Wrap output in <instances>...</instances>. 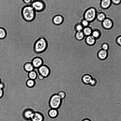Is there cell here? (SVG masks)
Here are the masks:
<instances>
[{
    "instance_id": "1",
    "label": "cell",
    "mask_w": 121,
    "mask_h": 121,
    "mask_svg": "<svg viewBox=\"0 0 121 121\" xmlns=\"http://www.w3.org/2000/svg\"><path fill=\"white\" fill-rule=\"evenodd\" d=\"M21 14L25 21L30 22L32 21L35 18L36 11L30 5H27L22 8Z\"/></svg>"
},
{
    "instance_id": "2",
    "label": "cell",
    "mask_w": 121,
    "mask_h": 121,
    "mask_svg": "<svg viewBox=\"0 0 121 121\" xmlns=\"http://www.w3.org/2000/svg\"><path fill=\"white\" fill-rule=\"evenodd\" d=\"M97 12L96 9L91 6L86 9L83 14V18L90 23L93 22L96 19Z\"/></svg>"
},
{
    "instance_id": "3",
    "label": "cell",
    "mask_w": 121,
    "mask_h": 121,
    "mask_svg": "<svg viewBox=\"0 0 121 121\" xmlns=\"http://www.w3.org/2000/svg\"><path fill=\"white\" fill-rule=\"evenodd\" d=\"M47 47V41L45 38H41L38 39L35 43L34 50L35 52L39 53L44 51Z\"/></svg>"
},
{
    "instance_id": "4",
    "label": "cell",
    "mask_w": 121,
    "mask_h": 121,
    "mask_svg": "<svg viewBox=\"0 0 121 121\" xmlns=\"http://www.w3.org/2000/svg\"><path fill=\"white\" fill-rule=\"evenodd\" d=\"M30 5L36 12H41L45 10L46 5L43 0H32Z\"/></svg>"
},
{
    "instance_id": "5",
    "label": "cell",
    "mask_w": 121,
    "mask_h": 121,
    "mask_svg": "<svg viewBox=\"0 0 121 121\" xmlns=\"http://www.w3.org/2000/svg\"><path fill=\"white\" fill-rule=\"evenodd\" d=\"M62 99L57 94H54L51 97L49 101L50 106L51 108L57 109L60 106Z\"/></svg>"
},
{
    "instance_id": "6",
    "label": "cell",
    "mask_w": 121,
    "mask_h": 121,
    "mask_svg": "<svg viewBox=\"0 0 121 121\" xmlns=\"http://www.w3.org/2000/svg\"><path fill=\"white\" fill-rule=\"evenodd\" d=\"M82 79L84 83L86 84H89L91 86H95L96 84V80L93 78L91 76L89 75H84L83 76Z\"/></svg>"
},
{
    "instance_id": "7",
    "label": "cell",
    "mask_w": 121,
    "mask_h": 121,
    "mask_svg": "<svg viewBox=\"0 0 121 121\" xmlns=\"http://www.w3.org/2000/svg\"><path fill=\"white\" fill-rule=\"evenodd\" d=\"M39 73L44 78L48 77L49 75L50 70L49 68L47 66L43 65L37 69Z\"/></svg>"
},
{
    "instance_id": "8",
    "label": "cell",
    "mask_w": 121,
    "mask_h": 121,
    "mask_svg": "<svg viewBox=\"0 0 121 121\" xmlns=\"http://www.w3.org/2000/svg\"><path fill=\"white\" fill-rule=\"evenodd\" d=\"M63 17L60 14H57L54 16L52 21V23L56 25H59L62 24L64 22Z\"/></svg>"
},
{
    "instance_id": "9",
    "label": "cell",
    "mask_w": 121,
    "mask_h": 121,
    "mask_svg": "<svg viewBox=\"0 0 121 121\" xmlns=\"http://www.w3.org/2000/svg\"><path fill=\"white\" fill-rule=\"evenodd\" d=\"M30 120L31 121H44V117L42 113L34 112Z\"/></svg>"
},
{
    "instance_id": "10",
    "label": "cell",
    "mask_w": 121,
    "mask_h": 121,
    "mask_svg": "<svg viewBox=\"0 0 121 121\" xmlns=\"http://www.w3.org/2000/svg\"><path fill=\"white\" fill-rule=\"evenodd\" d=\"M103 27L105 29H109L111 28L113 26V22L109 18H106L102 22Z\"/></svg>"
},
{
    "instance_id": "11",
    "label": "cell",
    "mask_w": 121,
    "mask_h": 121,
    "mask_svg": "<svg viewBox=\"0 0 121 121\" xmlns=\"http://www.w3.org/2000/svg\"><path fill=\"white\" fill-rule=\"evenodd\" d=\"M31 63L34 68H38L43 65V62L41 58L37 57L35 58L33 60Z\"/></svg>"
},
{
    "instance_id": "12",
    "label": "cell",
    "mask_w": 121,
    "mask_h": 121,
    "mask_svg": "<svg viewBox=\"0 0 121 121\" xmlns=\"http://www.w3.org/2000/svg\"><path fill=\"white\" fill-rule=\"evenodd\" d=\"M112 3L111 0H101L100 5L101 7L103 9L108 8Z\"/></svg>"
},
{
    "instance_id": "13",
    "label": "cell",
    "mask_w": 121,
    "mask_h": 121,
    "mask_svg": "<svg viewBox=\"0 0 121 121\" xmlns=\"http://www.w3.org/2000/svg\"><path fill=\"white\" fill-rule=\"evenodd\" d=\"M34 112L31 109H27L25 110L23 113L24 118L27 120H30Z\"/></svg>"
},
{
    "instance_id": "14",
    "label": "cell",
    "mask_w": 121,
    "mask_h": 121,
    "mask_svg": "<svg viewBox=\"0 0 121 121\" xmlns=\"http://www.w3.org/2000/svg\"><path fill=\"white\" fill-rule=\"evenodd\" d=\"M108 54L107 51L101 49L98 52V56L100 60H104L107 58Z\"/></svg>"
},
{
    "instance_id": "15",
    "label": "cell",
    "mask_w": 121,
    "mask_h": 121,
    "mask_svg": "<svg viewBox=\"0 0 121 121\" xmlns=\"http://www.w3.org/2000/svg\"><path fill=\"white\" fill-rule=\"evenodd\" d=\"M96 39L91 35L86 36L85 41L87 44L90 45H94L95 43Z\"/></svg>"
},
{
    "instance_id": "16",
    "label": "cell",
    "mask_w": 121,
    "mask_h": 121,
    "mask_svg": "<svg viewBox=\"0 0 121 121\" xmlns=\"http://www.w3.org/2000/svg\"><path fill=\"white\" fill-rule=\"evenodd\" d=\"M24 68L26 71L29 73L34 70L35 68L31 63L27 62L25 64Z\"/></svg>"
},
{
    "instance_id": "17",
    "label": "cell",
    "mask_w": 121,
    "mask_h": 121,
    "mask_svg": "<svg viewBox=\"0 0 121 121\" xmlns=\"http://www.w3.org/2000/svg\"><path fill=\"white\" fill-rule=\"evenodd\" d=\"M58 114V111L57 109L51 108L48 111V114L49 116L51 118H53L56 117Z\"/></svg>"
},
{
    "instance_id": "18",
    "label": "cell",
    "mask_w": 121,
    "mask_h": 121,
    "mask_svg": "<svg viewBox=\"0 0 121 121\" xmlns=\"http://www.w3.org/2000/svg\"><path fill=\"white\" fill-rule=\"evenodd\" d=\"M106 18V15L104 13L97 12L96 19L98 21L102 22Z\"/></svg>"
},
{
    "instance_id": "19",
    "label": "cell",
    "mask_w": 121,
    "mask_h": 121,
    "mask_svg": "<svg viewBox=\"0 0 121 121\" xmlns=\"http://www.w3.org/2000/svg\"><path fill=\"white\" fill-rule=\"evenodd\" d=\"M92 31L91 28L90 26H88L84 27L82 31L85 36H87L91 35Z\"/></svg>"
},
{
    "instance_id": "20",
    "label": "cell",
    "mask_w": 121,
    "mask_h": 121,
    "mask_svg": "<svg viewBox=\"0 0 121 121\" xmlns=\"http://www.w3.org/2000/svg\"><path fill=\"white\" fill-rule=\"evenodd\" d=\"M28 77L29 79L35 80L38 77V74L36 71L34 70L28 73Z\"/></svg>"
},
{
    "instance_id": "21",
    "label": "cell",
    "mask_w": 121,
    "mask_h": 121,
    "mask_svg": "<svg viewBox=\"0 0 121 121\" xmlns=\"http://www.w3.org/2000/svg\"><path fill=\"white\" fill-rule=\"evenodd\" d=\"M85 36L82 31H76L75 34L76 38L79 40L83 39Z\"/></svg>"
},
{
    "instance_id": "22",
    "label": "cell",
    "mask_w": 121,
    "mask_h": 121,
    "mask_svg": "<svg viewBox=\"0 0 121 121\" xmlns=\"http://www.w3.org/2000/svg\"><path fill=\"white\" fill-rule=\"evenodd\" d=\"M35 80L28 79L26 82V86L29 88H32L34 87L35 85Z\"/></svg>"
},
{
    "instance_id": "23",
    "label": "cell",
    "mask_w": 121,
    "mask_h": 121,
    "mask_svg": "<svg viewBox=\"0 0 121 121\" xmlns=\"http://www.w3.org/2000/svg\"><path fill=\"white\" fill-rule=\"evenodd\" d=\"M92 30L91 35L96 39L99 38L100 37L101 35L99 31L97 29Z\"/></svg>"
},
{
    "instance_id": "24",
    "label": "cell",
    "mask_w": 121,
    "mask_h": 121,
    "mask_svg": "<svg viewBox=\"0 0 121 121\" xmlns=\"http://www.w3.org/2000/svg\"><path fill=\"white\" fill-rule=\"evenodd\" d=\"M84 28L80 22L77 23L74 26V28L76 31H82Z\"/></svg>"
},
{
    "instance_id": "25",
    "label": "cell",
    "mask_w": 121,
    "mask_h": 121,
    "mask_svg": "<svg viewBox=\"0 0 121 121\" xmlns=\"http://www.w3.org/2000/svg\"><path fill=\"white\" fill-rule=\"evenodd\" d=\"M6 35V33L5 30L2 28L0 27V39L4 38Z\"/></svg>"
},
{
    "instance_id": "26",
    "label": "cell",
    "mask_w": 121,
    "mask_h": 121,
    "mask_svg": "<svg viewBox=\"0 0 121 121\" xmlns=\"http://www.w3.org/2000/svg\"><path fill=\"white\" fill-rule=\"evenodd\" d=\"M80 23L84 27L89 26L90 24V22L84 18L81 20Z\"/></svg>"
},
{
    "instance_id": "27",
    "label": "cell",
    "mask_w": 121,
    "mask_h": 121,
    "mask_svg": "<svg viewBox=\"0 0 121 121\" xmlns=\"http://www.w3.org/2000/svg\"><path fill=\"white\" fill-rule=\"evenodd\" d=\"M57 94L62 99L64 98L66 96L65 92L63 91H59L58 93Z\"/></svg>"
},
{
    "instance_id": "28",
    "label": "cell",
    "mask_w": 121,
    "mask_h": 121,
    "mask_svg": "<svg viewBox=\"0 0 121 121\" xmlns=\"http://www.w3.org/2000/svg\"><path fill=\"white\" fill-rule=\"evenodd\" d=\"M109 48V45L107 43H103L101 45V49L107 51L108 49Z\"/></svg>"
},
{
    "instance_id": "29",
    "label": "cell",
    "mask_w": 121,
    "mask_h": 121,
    "mask_svg": "<svg viewBox=\"0 0 121 121\" xmlns=\"http://www.w3.org/2000/svg\"><path fill=\"white\" fill-rule=\"evenodd\" d=\"M112 3L115 5H118L121 2V0H111Z\"/></svg>"
},
{
    "instance_id": "30",
    "label": "cell",
    "mask_w": 121,
    "mask_h": 121,
    "mask_svg": "<svg viewBox=\"0 0 121 121\" xmlns=\"http://www.w3.org/2000/svg\"><path fill=\"white\" fill-rule=\"evenodd\" d=\"M116 42L118 45L121 46V35L117 38L116 39Z\"/></svg>"
},
{
    "instance_id": "31",
    "label": "cell",
    "mask_w": 121,
    "mask_h": 121,
    "mask_svg": "<svg viewBox=\"0 0 121 121\" xmlns=\"http://www.w3.org/2000/svg\"><path fill=\"white\" fill-rule=\"evenodd\" d=\"M5 87V83L3 82H1L0 83V89L4 90Z\"/></svg>"
},
{
    "instance_id": "32",
    "label": "cell",
    "mask_w": 121,
    "mask_h": 121,
    "mask_svg": "<svg viewBox=\"0 0 121 121\" xmlns=\"http://www.w3.org/2000/svg\"><path fill=\"white\" fill-rule=\"evenodd\" d=\"M4 94L3 90L0 89V99L2 98Z\"/></svg>"
},
{
    "instance_id": "33",
    "label": "cell",
    "mask_w": 121,
    "mask_h": 121,
    "mask_svg": "<svg viewBox=\"0 0 121 121\" xmlns=\"http://www.w3.org/2000/svg\"><path fill=\"white\" fill-rule=\"evenodd\" d=\"M23 2L27 5H30L32 0H22Z\"/></svg>"
},
{
    "instance_id": "34",
    "label": "cell",
    "mask_w": 121,
    "mask_h": 121,
    "mask_svg": "<svg viewBox=\"0 0 121 121\" xmlns=\"http://www.w3.org/2000/svg\"><path fill=\"white\" fill-rule=\"evenodd\" d=\"M82 121H91L89 120L88 119H85L83 120Z\"/></svg>"
},
{
    "instance_id": "35",
    "label": "cell",
    "mask_w": 121,
    "mask_h": 121,
    "mask_svg": "<svg viewBox=\"0 0 121 121\" xmlns=\"http://www.w3.org/2000/svg\"><path fill=\"white\" fill-rule=\"evenodd\" d=\"M1 82V79L0 78V83Z\"/></svg>"
},
{
    "instance_id": "36",
    "label": "cell",
    "mask_w": 121,
    "mask_h": 121,
    "mask_svg": "<svg viewBox=\"0 0 121 121\" xmlns=\"http://www.w3.org/2000/svg\"></svg>"
}]
</instances>
